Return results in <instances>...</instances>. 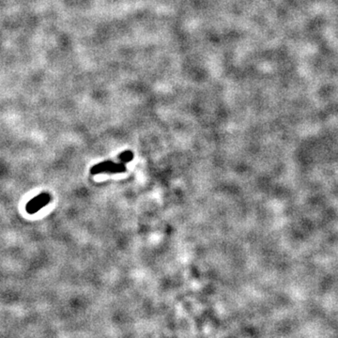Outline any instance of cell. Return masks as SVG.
Returning a JSON list of instances; mask_svg holds the SVG:
<instances>
[{"mask_svg":"<svg viewBox=\"0 0 338 338\" xmlns=\"http://www.w3.org/2000/svg\"><path fill=\"white\" fill-rule=\"evenodd\" d=\"M134 159V153L131 150H125L119 155V160L123 163L131 162Z\"/></svg>","mask_w":338,"mask_h":338,"instance_id":"obj_3","label":"cell"},{"mask_svg":"<svg viewBox=\"0 0 338 338\" xmlns=\"http://www.w3.org/2000/svg\"><path fill=\"white\" fill-rule=\"evenodd\" d=\"M126 165L123 162H111V161H106V162H102L93 165L91 168V173L92 175H98V174H103V173H108V174H119V173H123L126 172Z\"/></svg>","mask_w":338,"mask_h":338,"instance_id":"obj_1","label":"cell"},{"mask_svg":"<svg viewBox=\"0 0 338 338\" xmlns=\"http://www.w3.org/2000/svg\"><path fill=\"white\" fill-rule=\"evenodd\" d=\"M50 201H51L50 194L42 193L39 196L32 198L30 201H28V204L26 206V211L29 214H35L43 207L49 204Z\"/></svg>","mask_w":338,"mask_h":338,"instance_id":"obj_2","label":"cell"}]
</instances>
